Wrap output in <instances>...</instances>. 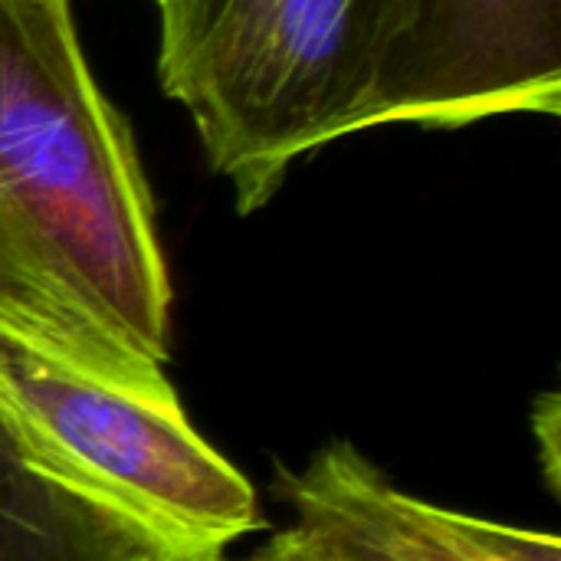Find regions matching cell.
Instances as JSON below:
<instances>
[{
  "label": "cell",
  "instance_id": "obj_4",
  "mask_svg": "<svg viewBox=\"0 0 561 561\" xmlns=\"http://www.w3.org/2000/svg\"><path fill=\"white\" fill-rule=\"evenodd\" d=\"M385 125H467L561 105V0H411Z\"/></svg>",
  "mask_w": 561,
  "mask_h": 561
},
{
  "label": "cell",
  "instance_id": "obj_10",
  "mask_svg": "<svg viewBox=\"0 0 561 561\" xmlns=\"http://www.w3.org/2000/svg\"><path fill=\"white\" fill-rule=\"evenodd\" d=\"M135 561H187V559H164L161 552H145V556H138ZM204 561H227V559H204Z\"/></svg>",
  "mask_w": 561,
  "mask_h": 561
},
{
  "label": "cell",
  "instance_id": "obj_8",
  "mask_svg": "<svg viewBox=\"0 0 561 561\" xmlns=\"http://www.w3.org/2000/svg\"><path fill=\"white\" fill-rule=\"evenodd\" d=\"M556 431H559V398H556V394H546V398L536 404V437H542V440L549 444V447H546V477H549L552 486H556V480H559V470H556V460H559Z\"/></svg>",
  "mask_w": 561,
  "mask_h": 561
},
{
  "label": "cell",
  "instance_id": "obj_2",
  "mask_svg": "<svg viewBox=\"0 0 561 561\" xmlns=\"http://www.w3.org/2000/svg\"><path fill=\"white\" fill-rule=\"evenodd\" d=\"M411 23V0H224L158 72L230 181L237 210L253 214L296 158L385 125Z\"/></svg>",
  "mask_w": 561,
  "mask_h": 561
},
{
  "label": "cell",
  "instance_id": "obj_3",
  "mask_svg": "<svg viewBox=\"0 0 561 561\" xmlns=\"http://www.w3.org/2000/svg\"><path fill=\"white\" fill-rule=\"evenodd\" d=\"M0 431L26 467L164 559H227L260 529L253 483L191 424L174 385L108 381L0 329Z\"/></svg>",
  "mask_w": 561,
  "mask_h": 561
},
{
  "label": "cell",
  "instance_id": "obj_5",
  "mask_svg": "<svg viewBox=\"0 0 561 561\" xmlns=\"http://www.w3.org/2000/svg\"><path fill=\"white\" fill-rule=\"evenodd\" d=\"M276 490L293 513L286 533L322 561H561L559 536L427 503L348 440L279 467Z\"/></svg>",
  "mask_w": 561,
  "mask_h": 561
},
{
  "label": "cell",
  "instance_id": "obj_1",
  "mask_svg": "<svg viewBox=\"0 0 561 561\" xmlns=\"http://www.w3.org/2000/svg\"><path fill=\"white\" fill-rule=\"evenodd\" d=\"M171 306L151 191L69 0H0V329L164 388Z\"/></svg>",
  "mask_w": 561,
  "mask_h": 561
},
{
  "label": "cell",
  "instance_id": "obj_9",
  "mask_svg": "<svg viewBox=\"0 0 561 561\" xmlns=\"http://www.w3.org/2000/svg\"><path fill=\"white\" fill-rule=\"evenodd\" d=\"M250 561H322L316 559L309 549H302L286 529L283 533H276L270 542H263L253 556H250Z\"/></svg>",
  "mask_w": 561,
  "mask_h": 561
},
{
  "label": "cell",
  "instance_id": "obj_6",
  "mask_svg": "<svg viewBox=\"0 0 561 561\" xmlns=\"http://www.w3.org/2000/svg\"><path fill=\"white\" fill-rule=\"evenodd\" d=\"M131 526L26 467L0 431V561H135Z\"/></svg>",
  "mask_w": 561,
  "mask_h": 561
},
{
  "label": "cell",
  "instance_id": "obj_7",
  "mask_svg": "<svg viewBox=\"0 0 561 561\" xmlns=\"http://www.w3.org/2000/svg\"><path fill=\"white\" fill-rule=\"evenodd\" d=\"M161 13V53L158 62L181 56L214 20L224 0H154Z\"/></svg>",
  "mask_w": 561,
  "mask_h": 561
}]
</instances>
